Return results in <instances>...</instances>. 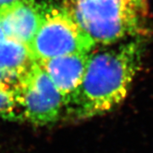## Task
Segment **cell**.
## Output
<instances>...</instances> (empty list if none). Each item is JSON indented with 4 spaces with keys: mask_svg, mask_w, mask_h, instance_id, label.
I'll use <instances>...</instances> for the list:
<instances>
[{
    "mask_svg": "<svg viewBox=\"0 0 153 153\" xmlns=\"http://www.w3.org/2000/svg\"><path fill=\"white\" fill-rule=\"evenodd\" d=\"M34 62L27 46L7 38L0 46V71L16 82Z\"/></svg>",
    "mask_w": 153,
    "mask_h": 153,
    "instance_id": "52a82bcc",
    "label": "cell"
},
{
    "mask_svg": "<svg viewBox=\"0 0 153 153\" xmlns=\"http://www.w3.org/2000/svg\"><path fill=\"white\" fill-rule=\"evenodd\" d=\"M62 8L96 47L148 36L149 0H65Z\"/></svg>",
    "mask_w": 153,
    "mask_h": 153,
    "instance_id": "7a4b0ae2",
    "label": "cell"
},
{
    "mask_svg": "<svg viewBox=\"0 0 153 153\" xmlns=\"http://www.w3.org/2000/svg\"><path fill=\"white\" fill-rule=\"evenodd\" d=\"M16 1H17V0H0V9L10 5V4H11L14 2H16Z\"/></svg>",
    "mask_w": 153,
    "mask_h": 153,
    "instance_id": "30bf717a",
    "label": "cell"
},
{
    "mask_svg": "<svg viewBox=\"0 0 153 153\" xmlns=\"http://www.w3.org/2000/svg\"><path fill=\"white\" fill-rule=\"evenodd\" d=\"M89 54L75 53L38 62L60 91L65 104L82 82Z\"/></svg>",
    "mask_w": 153,
    "mask_h": 153,
    "instance_id": "8992f818",
    "label": "cell"
},
{
    "mask_svg": "<svg viewBox=\"0 0 153 153\" xmlns=\"http://www.w3.org/2000/svg\"><path fill=\"white\" fill-rule=\"evenodd\" d=\"M146 48L147 36H139L92 50L82 82L66 100L64 115L87 120L120 105L141 70Z\"/></svg>",
    "mask_w": 153,
    "mask_h": 153,
    "instance_id": "6da1fadb",
    "label": "cell"
},
{
    "mask_svg": "<svg viewBox=\"0 0 153 153\" xmlns=\"http://www.w3.org/2000/svg\"><path fill=\"white\" fill-rule=\"evenodd\" d=\"M0 118L8 121H23L14 83L0 86Z\"/></svg>",
    "mask_w": 153,
    "mask_h": 153,
    "instance_id": "ba28073f",
    "label": "cell"
},
{
    "mask_svg": "<svg viewBox=\"0 0 153 153\" xmlns=\"http://www.w3.org/2000/svg\"><path fill=\"white\" fill-rule=\"evenodd\" d=\"M27 48L33 60L39 62L61 55L90 53L96 46L63 8L46 7L38 32Z\"/></svg>",
    "mask_w": 153,
    "mask_h": 153,
    "instance_id": "3957f363",
    "label": "cell"
},
{
    "mask_svg": "<svg viewBox=\"0 0 153 153\" xmlns=\"http://www.w3.org/2000/svg\"><path fill=\"white\" fill-rule=\"evenodd\" d=\"M8 83H15V82L0 71V86L8 84Z\"/></svg>",
    "mask_w": 153,
    "mask_h": 153,
    "instance_id": "9c48e42d",
    "label": "cell"
},
{
    "mask_svg": "<svg viewBox=\"0 0 153 153\" xmlns=\"http://www.w3.org/2000/svg\"><path fill=\"white\" fill-rule=\"evenodd\" d=\"M23 121L35 126L55 123L64 115V98L44 68L34 61L14 83Z\"/></svg>",
    "mask_w": 153,
    "mask_h": 153,
    "instance_id": "277c9868",
    "label": "cell"
},
{
    "mask_svg": "<svg viewBox=\"0 0 153 153\" xmlns=\"http://www.w3.org/2000/svg\"><path fill=\"white\" fill-rule=\"evenodd\" d=\"M45 8L35 0H17L0 9V25L6 37L28 47L42 22Z\"/></svg>",
    "mask_w": 153,
    "mask_h": 153,
    "instance_id": "5b68a950",
    "label": "cell"
},
{
    "mask_svg": "<svg viewBox=\"0 0 153 153\" xmlns=\"http://www.w3.org/2000/svg\"><path fill=\"white\" fill-rule=\"evenodd\" d=\"M6 38H7V37H6L5 33H4V29L2 27V26L0 25V46H1V44L4 42V40H5Z\"/></svg>",
    "mask_w": 153,
    "mask_h": 153,
    "instance_id": "8fae6325",
    "label": "cell"
}]
</instances>
